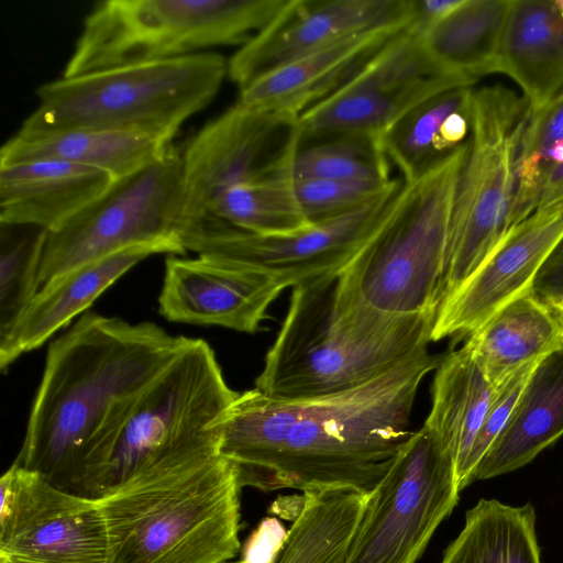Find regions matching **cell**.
Here are the masks:
<instances>
[{"instance_id": "52a82bcc", "label": "cell", "mask_w": 563, "mask_h": 563, "mask_svg": "<svg viewBox=\"0 0 563 563\" xmlns=\"http://www.w3.org/2000/svg\"><path fill=\"white\" fill-rule=\"evenodd\" d=\"M227 75L223 56L201 52L62 77L36 89L37 107L18 132L128 130L172 143L181 124L211 102Z\"/></svg>"}, {"instance_id": "f35d334b", "label": "cell", "mask_w": 563, "mask_h": 563, "mask_svg": "<svg viewBox=\"0 0 563 563\" xmlns=\"http://www.w3.org/2000/svg\"><path fill=\"white\" fill-rule=\"evenodd\" d=\"M561 164H563V140L556 141L548 150L547 157H545V166H544L543 172L550 165H561Z\"/></svg>"}, {"instance_id": "ba28073f", "label": "cell", "mask_w": 563, "mask_h": 563, "mask_svg": "<svg viewBox=\"0 0 563 563\" xmlns=\"http://www.w3.org/2000/svg\"><path fill=\"white\" fill-rule=\"evenodd\" d=\"M286 0H106L84 20L63 77L246 44Z\"/></svg>"}, {"instance_id": "2e32d148", "label": "cell", "mask_w": 563, "mask_h": 563, "mask_svg": "<svg viewBox=\"0 0 563 563\" xmlns=\"http://www.w3.org/2000/svg\"><path fill=\"white\" fill-rule=\"evenodd\" d=\"M416 0H286L271 23L228 60V76L246 88L262 76L374 27L413 21Z\"/></svg>"}, {"instance_id": "e0dca14e", "label": "cell", "mask_w": 563, "mask_h": 563, "mask_svg": "<svg viewBox=\"0 0 563 563\" xmlns=\"http://www.w3.org/2000/svg\"><path fill=\"white\" fill-rule=\"evenodd\" d=\"M563 240V198L538 208L512 227L437 311L431 342L468 336L514 299L533 291L534 280Z\"/></svg>"}, {"instance_id": "30bf717a", "label": "cell", "mask_w": 563, "mask_h": 563, "mask_svg": "<svg viewBox=\"0 0 563 563\" xmlns=\"http://www.w3.org/2000/svg\"><path fill=\"white\" fill-rule=\"evenodd\" d=\"M183 158L170 144L156 159L117 179L56 230L47 231L40 289L60 276L135 246L187 253L180 240Z\"/></svg>"}, {"instance_id": "277c9868", "label": "cell", "mask_w": 563, "mask_h": 563, "mask_svg": "<svg viewBox=\"0 0 563 563\" xmlns=\"http://www.w3.org/2000/svg\"><path fill=\"white\" fill-rule=\"evenodd\" d=\"M338 276L291 290L280 329L267 351L255 389L278 400L344 393L386 373L431 342L437 314H387L346 305Z\"/></svg>"}, {"instance_id": "74e56055", "label": "cell", "mask_w": 563, "mask_h": 563, "mask_svg": "<svg viewBox=\"0 0 563 563\" xmlns=\"http://www.w3.org/2000/svg\"><path fill=\"white\" fill-rule=\"evenodd\" d=\"M563 198V164L550 165L541 175L537 209Z\"/></svg>"}, {"instance_id": "836d02e7", "label": "cell", "mask_w": 563, "mask_h": 563, "mask_svg": "<svg viewBox=\"0 0 563 563\" xmlns=\"http://www.w3.org/2000/svg\"><path fill=\"white\" fill-rule=\"evenodd\" d=\"M398 178L389 183L292 178L298 206L309 222L334 217L363 206L389 190Z\"/></svg>"}, {"instance_id": "8fae6325", "label": "cell", "mask_w": 563, "mask_h": 563, "mask_svg": "<svg viewBox=\"0 0 563 563\" xmlns=\"http://www.w3.org/2000/svg\"><path fill=\"white\" fill-rule=\"evenodd\" d=\"M460 492L453 456L423 424L367 494L343 563H417Z\"/></svg>"}, {"instance_id": "d590c367", "label": "cell", "mask_w": 563, "mask_h": 563, "mask_svg": "<svg viewBox=\"0 0 563 563\" xmlns=\"http://www.w3.org/2000/svg\"><path fill=\"white\" fill-rule=\"evenodd\" d=\"M287 533L278 520H263L245 543L241 561L273 563L284 547Z\"/></svg>"}, {"instance_id": "44dd1931", "label": "cell", "mask_w": 563, "mask_h": 563, "mask_svg": "<svg viewBox=\"0 0 563 563\" xmlns=\"http://www.w3.org/2000/svg\"><path fill=\"white\" fill-rule=\"evenodd\" d=\"M157 253L164 252L147 245L131 247L75 268L42 287L11 331L0 339L1 371L44 344L129 269Z\"/></svg>"}, {"instance_id": "9c48e42d", "label": "cell", "mask_w": 563, "mask_h": 563, "mask_svg": "<svg viewBox=\"0 0 563 563\" xmlns=\"http://www.w3.org/2000/svg\"><path fill=\"white\" fill-rule=\"evenodd\" d=\"M532 107L501 86L473 88L470 135L454 195L440 306L510 230L516 167Z\"/></svg>"}, {"instance_id": "5b68a950", "label": "cell", "mask_w": 563, "mask_h": 563, "mask_svg": "<svg viewBox=\"0 0 563 563\" xmlns=\"http://www.w3.org/2000/svg\"><path fill=\"white\" fill-rule=\"evenodd\" d=\"M238 395L213 349L189 338L169 365L81 449L62 488L99 499L155 462L221 442Z\"/></svg>"}, {"instance_id": "7402d4cb", "label": "cell", "mask_w": 563, "mask_h": 563, "mask_svg": "<svg viewBox=\"0 0 563 563\" xmlns=\"http://www.w3.org/2000/svg\"><path fill=\"white\" fill-rule=\"evenodd\" d=\"M563 435V349L531 373L506 426L479 462L474 481L520 468Z\"/></svg>"}, {"instance_id": "f546056e", "label": "cell", "mask_w": 563, "mask_h": 563, "mask_svg": "<svg viewBox=\"0 0 563 563\" xmlns=\"http://www.w3.org/2000/svg\"><path fill=\"white\" fill-rule=\"evenodd\" d=\"M291 157L282 167L227 190L200 223L214 221L257 234L290 232L312 223L305 218L295 197Z\"/></svg>"}, {"instance_id": "ac0fdd59", "label": "cell", "mask_w": 563, "mask_h": 563, "mask_svg": "<svg viewBox=\"0 0 563 563\" xmlns=\"http://www.w3.org/2000/svg\"><path fill=\"white\" fill-rule=\"evenodd\" d=\"M283 290L272 278L211 254L169 256L158 309L172 322L255 333Z\"/></svg>"}, {"instance_id": "5bb4252c", "label": "cell", "mask_w": 563, "mask_h": 563, "mask_svg": "<svg viewBox=\"0 0 563 563\" xmlns=\"http://www.w3.org/2000/svg\"><path fill=\"white\" fill-rule=\"evenodd\" d=\"M401 179L376 199L301 229L257 234L216 223L191 240L188 251L211 254L263 274L284 289L340 275L373 233Z\"/></svg>"}, {"instance_id": "cb8c5ba5", "label": "cell", "mask_w": 563, "mask_h": 563, "mask_svg": "<svg viewBox=\"0 0 563 563\" xmlns=\"http://www.w3.org/2000/svg\"><path fill=\"white\" fill-rule=\"evenodd\" d=\"M532 110L563 89V16L552 0H511L498 56Z\"/></svg>"}, {"instance_id": "d6986e66", "label": "cell", "mask_w": 563, "mask_h": 563, "mask_svg": "<svg viewBox=\"0 0 563 563\" xmlns=\"http://www.w3.org/2000/svg\"><path fill=\"white\" fill-rule=\"evenodd\" d=\"M411 23L374 27L324 46L256 79L240 90L238 102L297 120L347 82Z\"/></svg>"}, {"instance_id": "d6a6232c", "label": "cell", "mask_w": 563, "mask_h": 563, "mask_svg": "<svg viewBox=\"0 0 563 563\" xmlns=\"http://www.w3.org/2000/svg\"><path fill=\"white\" fill-rule=\"evenodd\" d=\"M563 140V89L532 113L521 137L512 217L522 220L537 209L538 187L550 146Z\"/></svg>"}, {"instance_id": "4fadbf2b", "label": "cell", "mask_w": 563, "mask_h": 563, "mask_svg": "<svg viewBox=\"0 0 563 563\" xmlns=\"http://www.w3.org/2000/svg\"><path fill=\"white\" fill-rule=\"evenodd\" d=\"M434 65L411 25L332 95L296 120L300 141L339 134L382 135L411 108L466 87Z\"/></svg>"}, {"instance_id": "3957f363", "label": "cell", "mask_w": 563, "mask_h": 563, "mask_svg": "<svg viewBox=\"0 0 563 563\" xmlns=\"http://www.w3.org/2000/svg\"><path fill=\"white\" fill-rule=\"evenodd\" d=\"M221 442L155 462L97 499L109 563H228L240 551V492Z\"/></svg>"}, {"instance_id": "ffe728a7", "label": "cell", "mask_w": 563, "mask_h": 563, "mask_svg": "<svg viewBox=\"0 0 563 563\" xmlns=\"http://www.w3.org/2000/svg\"><path fill=\"white\" fill-rule=\"evenodd\" d=\"M113 181L103 170L57 159L0 165V223L56 230Z\"/></svg>"}, {"instance_id": "8992f818", "label": "cell", "mask_w": 563, "mask_h": 563, "mask_svg": "<svg viewBox=\"0 0 563 563\" xmlns=\"http://www.w3.org/2000/svg\"><path fill=\"white\" fill-rule=\"evenodd\" d=\"M466 150L467 141L419 178L401 180L373 233L338 276L341 301L387 314H437Z\"/></svg>"}, {"instance_id": "1f68e13d", "label": "cell", "mask_w": 563, "mask_h": 563, "mask_svg": "<svg viewBox=\"0 0 563 563\" xmlns=\"http://www.w3.org/2000/svg\"><path fill=\"white\" fill-rule=\"evenodd\" d=\"M47 230L0 223V339L29 307L38 287V267Z\"/></svg>"}, {"instance_id": "484cf974", "label": "cell", "mask_w": 563, "mask_h": 563, "mask_svg": "<svg viewBox=\"0 0 563 563\" xmlns=\"http://www.w3.org/2000/svg\"><path fill=\"white\" fill-rule=\"evenodd\" d=\"M511 0H462L449 14L418 34L444 75L473 86L498 73L503 32Z\"/></svg>"}, {"instance_id": "d4e9b609", "label": "cell", "mask_w": 563, "mask_h": 563, "mask_svg": "<svg viewBox=\"0 0 563 563\" xmlns=\"http://www.w3.org/2000/svg\"><path fill=\"white\" fill-rule=\"evenodd\" d=\"M172 143L128 130L80 128L45 134L15 132L0 150V165L57 159L93 167L114 180L159 157Z\"/></svg>"}, {"instance_id": "b9f144b4", "label": "cell", "mask_w": 563, "mask_h": 563, "mask_svg": "<svg viewBox=\"0 0 563 563\" xmlns=\"http://www.w3.org/2000/svg\"><path fill=\"white\" fill-rule=\"evenodd\" d=\"M234 563H244L243 561L234 562Z\"/></svg>"}, {"instance_id": "60d3db41", "label": "cell", "mask_w": 563, "mask_h": 563, "mask_svg": "<svg viewBox=\"0 0 563 563\" xmlns=\"http://www.w3.org/2000/svg\"><path fill=\"white\" fill-rule=\"evenodd\" d=\"M553 2L556 11L560 13L561 16H563V0H555Z\"/></svg>"}, {"instance_id": "4316f807", "label": "cell", "mask_w": 563, "mask_h": 563, "mask_svg": "<svg viewBox=\"0 0 563 563\" xmlns=\"http://www.w3.org/2000/svg\"><path fill=\"white\" fill-rule=\"evenodd\" d=\"M492 395V385L465 345L445 353L435 369L431 410L423 424L453 456L457 482Z\"/></svg>"}, {"instance_id": "603a6c76", "label": "cell", "mask_w": 563, "mask_h": 563, "mask_svg": "<svg viewBox=\"0 0 563 563\" xmlns=\"http://www.w3.org/2000/svg\"><path fill=\"white\" fill-rule=\"evenodd\" d=\"M493 388L563 349V321L534 291L496 311L464 344Z\"/></svg>"}, {"instance_id": "8d00e7d4", "label": "cell", "mask_w": 563, "mask_h": 563, "mask_svg": "<svg viewBox=\"0 0 563 563\" xmlns=\"http://www.w3.org/2000/svg\"><path fill=\"white\" fill-rule=\"evenodd\" d=\"M533 291L545 303L563 296V240L539 272Z\"/></svg>"}, {"instance_id": "4dcf8cb0", "label": "cell", "mask_w": 563, "mask_h": 563, "mask_svg": "<svg viewBox=\"0 0 563 563\" xmlns=\"http://www.w3.org/2000/svg\"><path fill=\"white\" fill-rule=\"evenodd\" d=\"M391 164L382 135L339 134L300 141L291 162L295 179L319 178L389 183Z\"/></svg>"}, {"instance_id": "9a60e30c", "label": "cell", "mask_w": 563, "mask_h": 563, "mask_svg": "<svg viewBox=\"0 0 563 563\" xmlns=\"http://www.w3.org/2000/svg\"><path fill=\"white\" fill-rule=\"evenodd\" d=\"M299 139L295 119L238 101L209 121L181 154L180 236L203 221L227 190L286 164Z\"/></svg>"}, {"instance_id": "f1b7e54d", "label": "cell", "mask_w": 563, "mask_h": 563, "mask_svg": "<svg viewBox=\"0 0 563 563\" xmlns=\"http://www.w3.org/2000/svg\"><path fill=\"white\" fill-rule=\"evenodd\" d=\"M472 91L473 86H466L437 93L411 108L382 134L384 151L400 172L401 180L419 178L453 152L444 143V123L451 113L470 103Z\"/></svg>"}, {"instance_id": "7a4b0ae2", "label": "cell", "mask_w": 563, "mask_h": 563, "mask_svg": "<svg viewBox=\"0 0 563 563\" xmlns=\"http://www.w3.org/2000/svg\"><path fill=\"white\" fill-rule=\"evenodd\" d=\"M188 340L153 322L82 313L48 346L14 462L60 487L81 449Z\"/></svg>"}, {"instance_id": "6da1fadb", "label": "cell", "mask_w": 563, "mask_h": 563, "mask_svg": "<svg viewBox=\"0 0 563 563\" xmlns=\"http://www.w3.org/2000/svg\"><path fill=\"white\" fill-rule=\"evenodd\" d=\"M443 357L424 347L362 386L318 398L239 393L224 421L221 454L235 466L242 488L368 494L411 437L419 387Z\"/></svg>"}, {"instance_id": "e575fe53", "label": "cell", "mask_w": 563, "mask_h": 563, "mask_svg": "<svg viewBox=\"0 0 563 563\" xmlns=\"http://www.w3.org/2000/svg\"><path fill=\"white\" fill-rule=\"evenodd\" d=\"M539 362L521 367L493 388V395L484 421L459 476L460 490L474 482V474L479 462L506 426L531 373Z\"/></svg>"}, {"instance_id": "83f0119b", "label": "cell", "mask_w": 563, "mask_h": 563, "mask_svg": "<svg viewBox=\"0 0 563 563\" xmlns=\"http://www.w3.org/2000/svg\"><path fill=\"white\" fill-rule=\"evenodd\" d=\"M440 563H541L534 507L479 499Z\"/></svg>"}, {"instance_id": "ab89813d", "label": "cell", "mask_w": 563, "mask_h": 563, "mask_svg": "<svg viewBox=\"0 0 563 563\" xmlns=\"http://www.w3.org/2000/svg\"><path fill=\"white\" fill-rule=\"evenodd\" d=\"M547 305H549L563 321V296Z\"/></svg>"}, {"instance_id": "7c38bea8", "label": "cell", "mask_w": 563, "mask_h": 563, "mask_svg": "<svg viewBox=\"0 0 563 563\" xmlns=\"http://www.w3.org/2000/svg\"><path fill=\"white\" fill-rule=\"evenodd\" d=\"M0 563H109L97 499L18 463L0 479Z\"/></svg>"}]
</instances>
